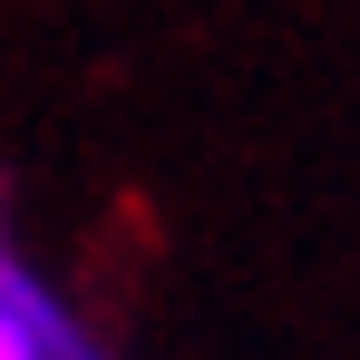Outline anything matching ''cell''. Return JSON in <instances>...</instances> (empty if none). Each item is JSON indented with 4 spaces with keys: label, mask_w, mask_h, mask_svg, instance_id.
Instances as JSON below:
<instances>
[{
    "label": "cell",
    "mask_w": 360,
    "mask_h": 360,
    "mask_svg": "<svg viewBox=\"0 0 360 360\" xmlns=\"http://www.w3.org/2000/svg\"><path fill=\"white\" fill-rule=\"evenodd\" d=\"M0 360H39V331H30V311L0 292Z\"/></svg>",
    "instance_id": "obj_1"
}]
</instances>
